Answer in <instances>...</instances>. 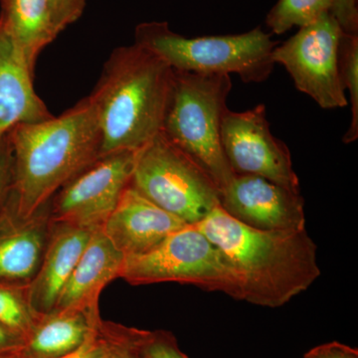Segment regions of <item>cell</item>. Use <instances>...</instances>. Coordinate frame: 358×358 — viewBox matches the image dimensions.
Masks as SVG:
<instances>
[{"label":"cell","instance_id":"cell-8","mask_svg":"<svg viewBox=\"0 0 358 358\" xmlns=\"http://www.w3.org/2000/svg\"><path fill=\"white\" fill-rule=\"evenodd\" d=\"M343 35L334 16L327 13L273 50L275 64L284 66L296 88L322 109L345 108L348 103L339 72Z\"/></svg>","mask_w":358,"mask_h":358},{"label":"cell","instance_id":"cell-24","mask_svg":"<svg viewBox=\"0 0 358 358\" xmlns=\"http://www.w3.org/2000/svg\"><path fill=\"white\" fill-rule=\"evenodd\" d=\"M13 179V159L8 134L0 141V212L3 209L11 187Z\"/></svg>","mask_w":358,"mask_h":358},{"label":"cell","instance_id":"cell-29","mask_svg":"<svg viewBox=\"0 0 358 358\" xmlns=\"http://www.w3.org/2000/svg\"><path fill=\"white\" fill-rule=\"evenodd\" d=\"M24 339L22 334L0 324V353L20 350Z\"/></svg>","mask_w":358,"mask_h":358},{"label":"cell","instance_id":"cell-17","mask_svg":"<svg viewBox=\"0 0 358 358\" xmlns=\"http://www.w3.org/2000/svg\"><path fill=\"white\" fill-rule=\"evenodd\" d=\"M99 308L55 310L40 315L20 352L25 358H61L81 348L101 322Z\"/></svg>","mask_w":358,"mask_h":358},{"label":"cell","instance_id":"cell-22","mask_svg":"<svg viewBox=\"0 0 358 358\" xmlns=\"http://www.w3.org/2000/svg\"><path fill=\"white\" fill-rule=\"evenodd\" d=\"M107 346L102 358H147L143 350L145 331L106 322Z\"/></svg>","mask_w":358,"mask_h":358},{"label":"cell","instance_id":"cell-20","mask_svg":"<svg viewBox=\"0 0 358 358\" xmlns=\"http://www.w3.org/2000/svg\"><path fill=\"white\" fill-rule=\"evenodd\" d=\"M39 317L30 305L28 287L0 282V324L25 338Z\"/></svg>","mask_w":358,"mask_h":358},{"label":"cell","instance_id":"cell-10","mask_svg":"<svg viewBox=\"0 0 358 358\" xmlns=\"http://www.w3.org/2000/svg\"><path fill=\"white\" fill-rule=\"evenodd\" d=\"M224 155L235 176H255L300 193L286 143L270 129L265 105L245 112L228 109L221 124Z\"/></svg>","mask_w":358,"mask_h":358},{"label":"cell","instance_id":"cell-7","mask_svg":"<svg viewBox=\"0 0 358 358\" xmlns=\"http://www.w3.org/2000/svg\"><path fill=\"white\" fill-rule=\"evenodd\" d=\"M131 185L186 224L200 222L220 205L210 176L162 133L138 150Z\"/></svg>","mask_w":358,"mask_h":358},{"label":"cell","instance_id":"cell-16","mask_svg":"<svg viewBox=\"0 0 358 358\" xmlns=\"http://www.w3.org/2000/svg\"><path fill=\"white\" fill-rule=\"evenodd\" d=\"M124 261L102 230L94 231L53 310L99 308L101 293L110 282L121 278Z\"/></svg>","mask_w":358,"mask_h":358},{"label":"cell","instance_id":"cell-19","mask_svg":"<svg viewBox=\"0 0 358 358\" xmlns=\"http://www.w3.org/2000/svg\"><path fill=\"white\" fill-rule=\"evenodd\" d=\"M334 0H279L271 9L266 23L273 33L284 34L298 26L310 24L322 14L331 13Z\"/></svg>","mask_w":358,"mask_h":358},{"label":"cell","instance_id":"cell-1","mask_svg":"<svg viewBox=\"0 0 358 358\" xmlns=\"http://www.w3.org/2000/svg\"><path fill=\"white\" fill-rule=\"evenodd\" d=\"M194 225L227 259L239 282L241 301L282 307L320 275L317 245L307 229H256L233 218L220 205Z\"/></svg>","mask_w":358,"mask_h":358},{"label":"cell","instance_id":"cell-13","mask_svg":"<svg viewBox=\"0 0 358 358\" xmlns=\"http://www.w3.org/2000/svg\"><path fill=\"white\" fill-rule=\"evenodd\" d=\"M185 225L129 185L101 230L129 259L148 253Z\"/></svg>","mask_w":358,"mask_h":358},{"label":"cell","instance_id":"cell-6","mask_svg":"<svg viewBox=\"0 0 358 358\" xmlns=\"http://www.w3.org/2000/svg\"><path fill=\"white\" fill-rule=\"evenodd\" d=\"M121 278L131 285L189 284L241 301L239 282L227 259L194 224H186L148 253L126 259Z\"/></svg>","mask_w":358,"mask_h":358},{"label":"cell","instance_id":"cell-2","mask_svg":"<svg viewBox=\"0 0 358 358\" xmlns=\"http://www.w3.org/2000/svg\"><path fill=\"white\" fill-rule=\"evenodd\" d=\"M13 159L10 196L20 215L31 216L100 157L102 134L90 96L59 117L20 124L8 134Z\"/></svg>","mask_w":358,"mask_h":358},{"label":"cell","instance_id":"cell-23","mask_svg":"<svg viewBox=\"0 0 358 358\" xmlns=\"http://www.w3.org/2000/svg\"><path fill=\"white\" fill-rule=\"evenodd\" d=\"M143 350L147 358H188L173 334L166 331H145Z\"/></svg>","mask_w":358,"mask_h":358},{"label":"cell","instance_id":"cell-18","mask_svg":"<svg viewBox=\"0 0 358 358\" xmlns=\"http://www.w3.org/2000/svg\"><path fill=\"white\" fill-rule=\"evenodd\" d=\"M0 6L2 29L35 70L39 54L61 33L50 0H0Z\"/></svg>","mask_w":358,"mask_h":358},{"label":"cell","instance_id":"cell-21","mask_svg":"<svg viewBox=\"0 0 358 358\" xmlns=\"http://www.w3.org/2000/svg\"><path fill=\"white\" fill-rule=\"evenodd\" d=\"M339 72L343 89L348 90L352 103V122L343 143H352L358 138V35L343 33L339 44Z\"/></svg>","mask_w":358,"mask_h":358},{"label":"cell","instance_id":"cell-14","mask_svg":"<svg viewBox=\"0 0 358 358\" xmlns=\"http://www.w3.org/2000/svg\"><path fill=\"white\" fill-rule=\"evenodd\" d=\"M34 70L0 25V141L20 124L50 119L33 85Z\"/></svg>","mask_w":358,"mask_h":358},{"label":"cell","instance_id":"cell-30","mask_svg":"<svg viewBox=\"0 0 358 358\" xmlns=\"http://www.w3.org/2000/svg\"><path fill=\"white\" fill-rule=\"evenodd\" d=\"M0 358H25L21 355L20 350H13V352H7L0 353Z\"/></svg>","mask_w":358,"mask_h":358},{"label":"cell","instance_id":"cell-27","mask_svg":"<svg viewBox=\"0 0 358 358\" xmlns=\"http://www.w3.org/2000/svg\"><path fill=\"white\" fill-rule=\"evenodd\" d=\"M107 346L106 322L102 320L98 329L92 334L81 348L61 358H102Z\"/></svg>","mask_w":358,"mask_h":358},{"label":"cell","instance_id":"cell-5","mask_svg":"<svg viewBox=\"0 0 358 358\" xmlns=\"http://www.w3.org/2000/svg\"><path fill=\"white\" fill-rule=\"evenodd\" d=\"M134 43L162 58L171 69L201 74H237L245 83L266 81L274 70L278 42L257 27L243 34L187 38L167 22L141 23Z\"/></svg>","mask_w":358,"mask_h":358},{"label":"cell","instance_id":"cell-12","mask_svg":"<svg viewBox=\"0 0 358 358\" xmlns=\"http://www.w3.org/2000/svg\"><path fill=\"white\" fill-rule=\"evenodd\" d=\"M48 204L20 215L10 194L0 212V282L28 287L38 272L50 237Z\"/></svg>","mask_w":358,"mask_h":358},{"label":"cell","instance_id":"cell-4","mask_svg":"<svg viewBox=\"0 0 358 358\" xmlns=\"http://www.w3.org/2000/svg\"><path fill=\"white\" fill-rule=\"evenodd\" d=\"M231 90L230 75L173 70L160 131L206 171L220 193L235 176L221 143V124Z\"/></svg>","mask_w":358,"mask_h":358},{"label":"cell","instance_id":"cell-28","mask_svg":"<svg viewBox=\"0 0 358 358\" xmlns=\"http://www.w3.org/2000/svg\"><path fill=\"white\" fill-rule=\"evenodd\" d=\"M303 358H358L357 348L333 341L315 346Z\"/></svg>","mask_w":358,"mask_h":358},{"label":"cell","instance_id":"cell-15","mask_svg":"<svg viewBox=\"0 0 358 358\" xmlns=\"http://www.w3.org/2000/svg\"><path fill=\"white\" fill-rule=\"evenodd\" d=\"M94 231L70 224L52 222L41 265L28 286L30 305L37 315H46L54 310Z\"/></svg>","mask_w":358,"mask_h":358},{"label":"cell","instance_id":"cell-11","mask_svg":"<svg viewBox=\"0 0 358 358\" xmlns=\"http://www.w3.org/2000/svg\"><path fill=\"white\" fill-rule=\"evenodd\" d=\"M301 193L268 179L234 176L220 193V206L239 222L260 230H301L306 214Z\"/></svg>","mask_w":358,"mask_h":358},{"label":"cell","instance_id":"cell-9","mask_svg":"<svg viewBox=\"0 0 358 358\" xmlns=\"http://www.w3.org/2000/svg\"><path fill=\"white\" fill-rule=\"evenodd\" d=\"M138 152L99 157L68 181L49 201L52 222L101 229L131 185Z\"/></svg>","mask_w":358,"mask_h":358},{"label":"cell","instance_id":"cell-26","mask_svg":"<svg viewBox=\"0 0 358 358\" xmlns=\"http://www.w3.org/2000/svg\"><path fill=\"white\" fill-rule=\"evenodd\" d=\"M358 0H334L331 14L343 33L358 35Z\"/></svg>","mask_w":358,"mask_h":358},{"label":"cell","instance_id":"cell-3","mask_svg":"<svg viewBox=\"0 0 358 358\" xmlns=\"http://www.w3.org/2000/svg\"><path fill=\"white\" fill-rule=\"evenodd\" d=\"M173 70L141 45L115 49L90 95L102 145L100 157L138 152L162 131Z\"/></svg>","mask_w":358,"mask_h":358},{"label":"cell","instance_id":"cell-25","mask_svg":"<svg viewBox=\"0 0 358 358\" xmlns=\"http://www.w3.org/2000/svg\"><path fill=\"white\" fill-rule=\"evenodd\" d=\"M86 1L87 0H50L54 18L60 32L81 17Z\"/></svg>","mask_w":358,"mask_h":358}]
</instances>
